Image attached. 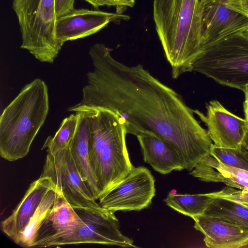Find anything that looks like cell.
<instances>
[{"instance_id":"obj_13","label":"cell","mask_w":248,"mask_h":248,"mask_svg":"<svg viewBox=\"0 0 248 248\" xmlns=\"http://www.w3.org/2000/svg\"><path fill=\"white\" fill-rule=\"evenodd\" d=\"M54 185L49 177L40 176L30 185L11 214L1 222L3 232L16 244L44 197Z\"/></svg>"},{"instance_id":"obj_6","label":"cell","mask_w":248,"mask_h":248,"mask_svg":"<svg viewBox=\"0 0 248 248\" xmlns=\"http://www.w3.org/2000/svg\"><path fill=\"white\" fill-rule=\"evenodd\" d=\"M192 71L242 91L248 85V37L243 33L207 47L194 62Z\"/></svg>"},{"instance_id":"obj_28","label":"cell","mask_w":248,"mask_h":248,"mask_svg":"<svg viewBox=\"0 0 248 248\" xmlns=\"http://www.w3.org/2000/svg\"><path fill=\"white\" fill-rule=\"evenodd\" d=\"M245 95V100L243 103V110L245 119L248 124V85L242 90Z\"/></svg>"},{"instance_id":"obj_20","label":"cell","mask_w":248,"mask_h":248,"mask_svg":"<svg viewBox=\"0 0 248 248\" xmlns=\"http://www.w3.org/2000/svg\"><path fill=\"white\" fill-rule=\"evenodd\" d=\"M62 197L61 191L55 185L49 189L22 232L18 245L23 247H30L42 221Z\"/></svg>"},{"instance_id":"obj_25","label":"cell","mask_w":248,"mask_h":248,"mask_svg":"<svg viewBox=\"0 0 248 248\" xmlns=\"http://www.w3.org/2000/svg\"><path fill=\"white\" fill-rule=\"evenodd\" d=\"M90 4L94 9L100 6H115L117 9L132 7L135 3V0H84Z\"/></svg>"},{"instance_id":"obj_26","label":"cell","mask_w":248,"mask_h":248,"mask_svg":"<svg viewBox=\"0 0 248 248\" xmlns=\"http://www.w3.org/2000/svg\"><path fill=\"white\" fill-rule=\"evenodd\" d=\"M75 0H55V11L57 17L62 16L74 8Z\"/></svg>"},{"instance_id":"obj_21","label":"cell","mask_w":248,"mask_h":248,"mask_svg":"<svg viewBox=\"0 0 248 248\" xmlns=\"http://www.w3.org/2000/svg\"><path fill=\"white\" fill-rule=\"evenodd\" d=\"M78 121V112L65 118L55 135L47 137L42 149H46L47 153H54L70 146L77 130Z\"/></svg>"},{"instance_id":"obj_29","label":"cell","mask_w":248,"mask_h":248,"mask_svg":"<svg viewBox=\"0 0 248 248\" xmlns=\"http://www.w3.org/2000/svg\"><path fill=\"white\" fill-rule=\"evenodd\" d=\"M242 145L248 151V132L243 141Z\"/></svg>"},{"instance_id":"obj_7","label":"cell","mask_w":248,"mask_h":248,"mask_svg":"<svg viewBox=\"0 0 248 248\" xmlns=\"http://www.w3.org/2000/svg\"><path fill=\"white\" fill-rule=\"evenodd\" d=\"M70 147L47 153L41 176L49 177L76 210L100 209L78 170Z\"/></svg>"},{"instance_id":"obj_16","label":"cell","mask_w":248,"mask_h":248,"mask_svg":"<svg viewBox=\"0 0 248 248\" xmlns=\"http://www.w3.org/2000/svg\"><path fill=\"white\" fill-rule=\"evenodd\" d=\"M141 149L143 160L155 170L167 174L172 170L185 169L184 162L177 150L155 134L146 131L136 136Z\"/></svg>"},{"instance_id":"obj_18","label":"cell","mask_w":248,"mask_h":248,"mask_svg":"<svg viewBox=\"0 0 248 248\" xmlns=\"http://www.w3.org/2000/svg\"><path fill=\"white\" fill-rule=\"evenodd\" d=\"M248 229V208L222 198H215L204 213Z\"/></svg>"},{"instance_id":"obj_2","label":"cell","mask_w":248,"mask_h":248,"mask_svg":"<svg viewBox=\"0 0 248 248\" xmlns=\"http://www.w3.org/2000/svg\"><path fill=\"white\" fill-rule=\"evenodd\" d=\"M153 14L173 78L192 72L194 62L204 50L201 0H154Z\"/></svg>"},{"instance_id":"obj_30","label":"cell","mask_w":248,"mask_h":248,"mask_svg":"<svg viewBox=\"0 0 248 248\" xmlns=\"http://www.w3.org/2000/svg\"><path fill=\"white\" fill-rule=\"evenodd\" d=\"M243 34L248 37V30H247L245 32H244Z\"/></svg>"},{"instance_id":"obj_12","label":"cell","mask_w":248,"mask_h":248,"mask_svg":"<svg viewBox=\"0 0 248 248\" xmlns=\"http://www.w3.org/2000/svg\"><path fill=\"white\" fill-rule=\"evenodd\" d=\"M128 19L127 16L118 13L74 9L57 18L55 26L56 39L62 47L66 41L83 38L97 32L111 22Z\"/></svg>"},{"instance_id":"obj_24","label":"cell","mask_w":248,"mask_h":248,"mask_svg":"<svg viewBox=\"0 0 248 248\" xmlns=\"http://www.w3.org/2000/svg\"><path fill=\"white\" fill-rule=\"evenodd\" d=\"M208 194L214 198H224L239 203H248V193H244L241 190H237L235 188L228 186L218 191Z\"/></svg>"},{"instance_id":"obj_15","label":"cell","mask_w":248,"mask_h":248,"mask_svg":"<svg viewBox=\"0 0 248 248\" xmlns=\"http://www.w3.org/2000/svg\"><path fill=\"white\" fill-rule=\"evenodd\" d=\"M80 222L76 210L62 198L42 221L30 248L47 247L51 242L70 235Z\"/></svg>"},{"instance_id":"obj_3","label":"cell","mask_w":248,"mask_h":248,"mask_svg":"<svg viewBox=\"0 0 248 248\" xmlns=\"http://www.w3.org/2000/svg\"><path fill=\"white\" fill-rule=\"evenodd\" d=\"M85 112L90 123L89 158L100 186L101 198L134 167L127 149V133L121 117L105 109Z\"/></svg>"},{"instance_id":"obj_10","label":"cell","mask_w":248,"mask_h":248,"mask_svg":"<svg viewBox=\"0 0 248 248\" xmlns=\"http://www.w3.org/2000/svg\"><path fill=\"white\" fill-rule=\"evenodd\" d=\"M227 0H201L203 50L248 30V18L228 7Z\"/></svg>"},{"instance_id":"obj_8","label":"cell","mask_w":248,"mask_h":248,"mask_svg":"<svg viewBox=\"0 0 248 248\" xmlns=\"http://www.w3.org/2000/svg\"><path fill=\"white\" fill-rule=\"evenodd\" d=\"M78 211L80 222L75 230L70 235L51 242L47 247L84 243L137 247L132 239L120 231L114 212L103 207Z\"/></svg>"},{"instance_id":"obj_27","label":"cell","mask_w":248,"mask_h":248,"mask_svg":"<svg viewBox=\"0 0 248 248\" xmlns=\"http://www.w3.org/2000/svg\"><path fill=\"white\" fill-rule=\"evenodd\" d=\"M226 4L229 8L248 18V0H228Z\"/></svg>"},{"instance_id":"obj_4","label":"cell","mask_w":248,"mask_h":248,"mask_svg":"<svg viewBox=\"0 0 248 248\" xmlns=\"http://www.w3.org/2000/svg\"><path fill=\"white\" fill-rule=\"evenodd\" d=\"M48 110L45 82L37 78L26 85L0 116V156L14 161L27 155Z\"/></svg>"},{"instance_id":"obj_22","label":"cell","mask_w":248,"mask_h":248,"mask_svg":"<svg viewBox=\"0 0 248 248\" xmlns=\"http://www.w3.org/2000/svg\"><path fill=\"white\" fill-rule=\"evenodd\" d=\"M210 154L225 164L248 171V151L242 145L231 149L213 144Z\"/></svg>"},{"instance_id":"obj_19","label":"cell","mask_w":248,"mask_h":248,"mask_svg":"<svg viewBox=\"0 0 248 248\" xmlns=\"http://www.w3.org/2000/svg\"><path fill=\"white\" fill-rule=\"evenodd\" d=\"M215 198L208 193L180 194L170 192L164 202L173 210L192 218L203 214Z\"/></svg>"},{"instance_id":"obj_23","label":"cell","mask_w":248,"mask_h":248,"mask_svg":"<svg viewBox=\"0 0 248 248\" xmlns=\"http://www.w3.org/2000/svg\"><path fill=\"white\" fill-rule=\"evenodd\" d=\"M206 164L221 170L229 172L236 176L248 180V171L236 168L225 164L210 154L202 160Z\"/></svg>"},{"instance_id":"obj_14","label":"cell","mask_w":248,"mask_h":248,"mask_svg":"<svg viewBox=\"0 0 248 248\" xmlns=\"http://www.w3.org/2000/svg\"><path fill=\"white\" fill-rule=\"evenodd\" d=\"M194 228L204 235L210 248H238L248 244V229L202 214L192 217Z\"/></svg>"},{"instance_id":"obj_5","label":"cell","mask_w":248,"mask_h":248,"mask_svg":"<svg viewBox=\"0 0 248 248\" xmlns=\"http://www.w3.org/2000/svg\"><path fill=\"white\" fill-rule=\"evenodd\" d=\"M22 38L20 47L41 62L52 63L62 48L56 39L55 0H14Z\"/></svg>"},{"instance_id":"obj_17","label":"cell","mask_w":248,"mask_h":248,"mask_svg":"<svg viewBox=\"0 0 248 248\" xmlns=\"http://www.w3.org/2000/svg\"><path fill=\"white\" fill-rule=\"evenodd\" d=\"M78 121L71 143V152L78 170L95 200L101 198L100 186L92 169L89 155L90 123L88 113L77 111Z\"/></svg>"},{"instance_id":"obj_9","label":"cell","mask_w":248,"mask_h":248,"mask_svg":"<svg viewBox=\"0 0 248 248\" xmlns=\"http://www.w3.org/2000/svg\"><path fill=\"white\" fill-rule=\"evenodd\" d=\"M155 182L147 168L134 167L120 183L99 200V204L113 212L141 210L150 205L155 195Z\"/></svg>"},{"instance_id":"obj_11","label":"cell","mask_w":248,"mask_h":248,"mask_svg":"<svg viewBox=\"0 0 248 248\" xmlns=\"http://www.w3.org/2000/svg\"><path fill=\"white\" fill-rule=\"evenodd\" d=\"M206 108V114L197 109L193 112L206 125L208 134L214 144L231 149L241 146L248 132L245 119L229 111L217 100L210 101Z\"/></svg>"},{"instance_id":"obj_1","label":"cell","mask_w":248,"mask_h":248,"mask_svg":"<svg viewBox=\"0 0 248 248\" xmlns=\"http://www.w3.org/2000/svg\"><path fill=\"white\" fill-rule=\"evenodd\" d=\"M89 55L93 69L87 74L81 101L68 111L105 109L117 113L127 134L151 132L172 146L189 172L210 153L213 143L207 130L177 92L142 65L116 61L103 44L92 46Z\"/></svg>"}]
</instances>
